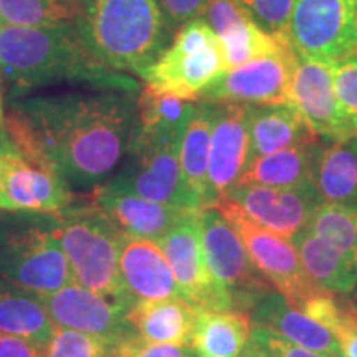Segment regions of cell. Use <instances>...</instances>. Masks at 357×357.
I'll return each mask as SVG.
<instances>
[{"mask_svg": "<svg viewBox=\"0 0 357 357\" xmlns=\"http://www.w3.org/2000/svg\"><path fill=\"white\" fill-rule=\"evenodd\" d=\"M136 91L96 89L10 102L3 131L15 153L77 187L113 177L137 124Z\"/></svg>", "mask_w": 357, "mask_h": 357, "instance_id": "obj_1", "label": "cell"}, {"mask_svg": "<svg viewBox=\"0 0 357 357\" xmlns=\"http://www.w3.org/2000/svg\"><path fill=\"white\" fill-rule=\"evenodd\" d=\"M0 82L17 95L58 83L136 91L134 79L109 70L88 48L77 22L0 26Z\"/></svg>", "mask_w": 357, "mask_h": 357, "instance_id": "obj_2", "label": "cell"}, {"mask_svg": "<svg viewBox=\"0 0 357 357\" xmlns=\"http://www.w3.org/2000/svg\"><path fill=\"white\" fill-rule=\"evenodd\" d=\"M77 25L102 65L139 77L171 45L158 0H82Z\"/></svg>", "mask_w": 357, "mask_h": 357, "instance_id": "obj_3", "label": "cell"}, {"mask_svg": "<svg viewBox=\"0 0 357 357\" xmlns=\"http://www.w3.org/2000/svg\"><path fill=\"white\" fill-rule=\"evenodd\" d=\"M53 217L75 283L128 300L119 273V255L126 235L93 202H75Z\"/></svg>", "mask_w": 357, "mask_h": 357, "instance_id": "obj_4", "label": "cell"}, {"mask_svg": "<svg viewBox=\"0 0 357 357\" xmlns=\"http://www.w3.org/2000/svg\"><path fill=\"white\" fill-rule=\"evenodd\" d=\"M0 276L37 296L73 283L53 213L0 220Z\"/></svg>", "mask_w": 357, "mask_h": 357, "instance_id": "obj_5", "label": "cell"}, {"mask_svg": "<svg viewBox=\"0 0 357 357\" xmlns=\"http://www.w3.org/2000/svg\"><path fill=\"white\" fill-rule=\"evenodd\" d=\"M182 136L169 132L134 131L121 171L105 182L109 189L139 195L153 202L185 211H202L197 195L185 185L178 147Z\"/></svg>", "mask_w": 357, "mask_h": 357, "instance_id": "obj_6", "label": "cell"}, {"mask_svg": "<svg viewBox=\"0 0 357 357\" xmlns=\"http://www.w3.org/2000/svg\"><path fill=\"white\" fill-rule=\"evenodd\" d=\"M227 71L220 40L204 17L187 22L172 43L142 71L146 86L197 102L202 93Z\"/></svg>", "mask_w": 357, "mask_h": 357, "instance_id": "obj_7", "label": "cell"}, {"mask_svg": "<svg viewBox=\"0 0 357 357\" xmlns=\"http://www.w3.org/2000/svg\"><path fill=\"white\" fill-rule=\"evenodd\" d=\"M200 227L205 260L231 310L250 312L263 296L276 291L253 265L238 234L217 207L200 211Z\"/></svg>", "mask_w": 357, "mask_h": 357, "instance_id": "obj_8", "label": "cell"}, {"mask_svg": "<svg viewBox=\"0 0 357 357\" xmlns=\"http://www.w3.org/2000/svg\"><path fill=\"white\" fill-rule=\"evenodd\" d=\"M288 42L300 58L339 63L357 56L354 0H294Z\"/></svg>", "mask_w": 357, "mask_h": 357, "instance_id": "obj_9", "label": "cell"}, {"mask_svg": "<svg viewBox=\"0 0 357 357\" xmlns=\"http://www.w3.org/2000/svg\"><path fill=\"white\" fill-rule=\"evenodd\" d=\"M213 207L231 223L253 265L276 291L287 298L289 305L298 307L312 294L324 289L307 275L291 240L248 220L230 200L220 199Z\"/></svg>", "mask_w": 357, "mask_h": 357, "instance_id": "obj_10", "label": "cell"}, {"mask_svg": "<svg viewBox=\"0 0 357 357\" xmlns=\"http://www.w3.org/2000/svg\"><path fill=\"white\" fill-rule=\"evenodd\" d=\"M158 245L172 268L174 278L185 301L197 310H231L229 298L218 287L205 260L200 211L182 218L158 240Z\"/></svg>", "mask_w": 357, "mask_h": 357, "instance_id": "obj_11", "label": "cell"}, {"mask_svg": "<svg viewBox=\"0 0 357 357\" xmlns=\"http://www.w3.org/2000/svg\"><path fill=\"white\" fill-rule=\"evenodd\" d=\"M296 61L298 55L291 50L227 70L212 86L205 89L200 101L243 106H291V79Z\"/></svg>", "mask_w": 357, "mask_h": 357, "instance_id": "obj_12", "label": "cell"}, {"mask_svg": "<svg viewBox=\"0 0 357 357\" xmlns=\"http://www.w3.org/2000/svg\"><path fill=\"white\" fill-rule=\"evenodd\" d=\"M291 106L319 139L352 141L357 137V128L339 105L331 63L298 56L291 79Z\"/></svg>", "mask_w": 357, "mask_h": 357, "instance_id": "obj_13", "label": "cell"}, {"mask_svg": "<svg viewBox=\"0 0 357 357\" xmlns=\"http://www.w3.org/2000/svg\"><path fill=\"white\" fill-rule=\"evenodd\" d=\"M56 328L119 339L131 333L128 312L132 303L123 296H108L78 283L38 296Z\"/></svg>", "mask_w": 357, "mask_h": 357, "instance_id": "obj_14", "label": "cell"}, {"mask_svg": "<svg viewBox=\"0 0 357 357\" xmlns=\"http://www.w3.org/2000/svg\"><path fill=\"white\" fill-rule=\"evenodd\" d=\"M263 229L284 238L305 230L312 212L321 204L314 187L305 189H275L263 185H235L225 197Z\"/></svg>", "mask_w": 357, "mask_h": 357, "instance_id": "obj_15", "label": "cell"}, {"mask_svg": "<svg viewBox=\"0 0 357 357\" xmlns=\"http://www.w3.org/2000/svg\"><path fill=\"white\" fill-rule=\"evenodd\" d=\"M212 139L208 187L215 205L234 189L250 160L248 106L212 102Z\"/></svg>", "mask_w": 357, "mask_h": 357, "instance_id": "obj_16", "label": "cell"}, {"mask_svg": "<svg viewBox=\"0 0 357 357\" xmlns=\"http://www.w3.org/2000/svg\"><path fill=\"white\" fill-rule=\"evenodd\" d=\"M0 185L17 212L52 215L77 202L71 187L58 174L26 162L19 154L0 160Z\"/></svg>", "mask_w": 357, "mask_h": 357, "instance_id": "obj_17", "label": "cell"}, {"mask_svg": "<svg viewBox=\"0 0 357 357\" xmlns=\"http://www.w3.org/2000/svg\"><path fill=\"white\" fill-rule=\"evenodd\" d=\"M91 202L100 207L126 236L153 242L162 238L190 212H197L153 202L128 192L113 190L105 184L93 189Z\"/></svg>", "mask_w": 357, "mask_h": 357, "instance_id": "obj_18", "label": "cell"}, {"mask_svg": "<svg viewBox=\"0 0 357 357\" xmlns=\"http://www.w3.org/2000/svg\"><path fill=\"white\" fill-rule=\"evenodd\" d=\"M124 293L132 303L181 296L172 268L158 242L126 236L119 255Z\"/></svg>", "mask_w": 357, "mask_h": 357, "instance_id": "obj_19", "label": "cell"}, {"mask_svg": "<svg viewBox=\"0 0 357 357\" xmlns=\"http://www.w3.org/2000/svg\"><path fill=\"white\" fill-rule=\"evenodd\" d=\"M253 326L270 329L293 344L305 347L323 357H342L337 339L324 326L289 305L278 291L263 296L250 311Z\"/></svg>", "mask_w": 357, "mask_h": 357, "instance_id": "obj_20", "label": "cell"}, {"mask_svg": "<svg viewBox=\"0 0 357 357\" xmlns=\"http://www.w3.org/2000/svg\"><path fill=\"white\" fill-rule=\"evenodd\" d=\"M250 159L321 141L293 106H248Z\"/></svg>", "mask_w": 357, "mask_h": 357, "instance_id": "obj_21", "label": "cell"}, {"mask_svg": "<svg viewBox=\"0 0 357 357\" xmlns=\"http://www.w3.org/2000/svg\"><path fill=\"white\" fill-rule=\"evenodd\" d=\"M319 142L288 147L266 155L252 158L235 185H263L275 189L314 187V160Z\"/></svg>", "mask_w": 357, "mask_h": 357, "instance_id": "obj_22", "label": "cell"}, {"mask_svg": "<svg viewBox=\"0 0 357 357\" xmlns=\"http://www.w3.org/2000/svg\"><path fill=\"white\" fill-rule=\"evenodd\" d=\"M194 307L184 298L134 303L128 312V323L137 336L153 342L189 346L194 328Z\"/></svg>", "mask_w": 357, "mask_h": 357, "instance_id": "obj_23", "label": "cell"}, {"mask_svg": "<svg viewBox=\"0 0 357 357\" xmlns=\"http://www.w3.org/2000/svg\"><path fill=\"white\" fill-rule=\"evenodd\" d=\"M252 329L250 312L197 310L189 347L195 357H240Z\"/></svg>", "mask_w": 357, "mask_h": 357, "instance_id": "obj_24", "label": "cell"}, {"mask_svg": "<svg viewBox=\"0 0 357 357\" xmlns=\"http://www.w3.org/2000/svg\"><path fill=\"white\" fill-rule=\"evenodd\" d=\"M213 106L208 101L195 105L178 147L181 172L185 185L197 195L204 208L213 207L208 187V159H211Z\"/></svg>", "mask_w": 357, "mask_h": 357, "instance_id": "obj_25", "label": "cell"}, {"mask_svg": "<svg viewBox=\"0 0 357 357\" xmlns=\"http://www.w3.org/2000/svg\"><path fill=\"white\" fill-rule=\"evenodd\" d=\"M312 181L321 204L357 205V151L352 141L319 142Z\"/></svg>", "mask_w": 357, "mask_h": 357, "instance_id": "obj_26", "label": "cell"}, {"mask_svg": "<svg viewBox=\"0 0 357 357\" xmlns=\"http://www.w3.org/2000/svg\"><path fill=\"white\" fill-rule=\"evenodd\" d=\"M307 275L321 288L337 296H349L357 288V265L333 245L307 229L291 238Z\"/></svg>", "mask_w": 357, "mask_h": 357, "instance_id": "obj_27", "label": "cell"}, {"mask_svg": "<svg viewBox=\"0 0 357 357\" xmlns=\"http://www.w3.org/2000/svg\"><path fill=\"white\" fill-rule=\"evenodd\" d=\"M55 324L37 294H32L0 276V333L47 344Z\"/></svg>", "mask_w": 357, "mask_h": 357, "instance_id": "obj_28", "label": "cell"}, {"mask_svg": "<svg viewBox=\"0 0 357 357\" xmlns=\"http://www.w3.org/2000/svg\"><path fill=\"white\" fill-rule=\"evenodd\" d=\"M218 40L222 45L227 70L236 68L248 61L260 60V58L283 55L293 50L289 45L280 42L273 35L265 32L253 20L252 15L245 17L238 24L230 26Z\"/></svg>", "mask_w": 357, "mask_h": 357, "instance_id": "obj_29", "label": "cell"}, {"mask_svg": "<svg viewBox=\"0 0 357 357\" xmlns=\"http://www.w3.org/2000/svg\"><path fill=\"white\" fill-rule=\"evenodd\" d=\"M199 102V101H197ZM197 102L146 86L137 95V129L182 136Z\"/></svg>", "mask_w": 357, "mask_h": 357, "instance_id": "obj_30", "label": "cell"}, {"mask_svg": "<svg viewBox=\"0 0 357 357\" xmlns=\"http://www.w3.org/2000/svg\"><path fill=\"white\" fill-rule=\"evenodd\" d=\"M82 0H0L2 26H50L77 22Z\"/></svg>", "mask_w": 357, "mask_h": 357, "instance_id": "obj_31", "label": "cell"}, {"mask_svg": "<svg viewBox=\"0 0 357 357\" xmlns=\"http://www.w3.org/2000/svg\"><path fill=\"white\" fill-rule=\"evenodd\" d=\"M307 229L357 265V205L319 204Z\"/></svg>", "mask_w": 357, "mask_h": 357, "instance_id": "obj_32", "label": "cell"}, {"mask_svg": "<svg viewBox=\"0 0 357 357\" xmlns=\"http://www.w3.org/2000/svg\"><path fill=\"white\" fill-rule=\"evenodd\" d=\"M118 339L56 328L45 344L43 357H108Z\"/></svg>", "mask_w": 357, "mask_h": 357, "instance_id": "obj_33", "label": "cell"}, {"mask_svg": "<svg viewBox=\"0 0 357 357\" xmlns=\"http://www.w3.org/2000/svg\"><path fill=\"white\" fill-rule=\"evenodd\" d=\"M253 20L280 42H288V25L294 0H240Z\"/></svg>", "mask_w": 357, "mask_h": 357, "instance_id": "obj_34", "label": "cell"}, {"mask_svg": "<svg viewBox=\"0 0 357 357\" xmlns=\"http://www.w3.org/2000/svg\"><path fill=\"white\" fill-rule=\"evenodd\" d=\"M113 351L121 357H195L189 346L147 341L134 331L119 337Z\"/></svg>", "mask_w": 357, "mask_h": 357, "instance_id": "obj_35", "label": "cell"}, {"mask_svg": "<svg viewBox=\"0 0 357 357\" xmlns=\"http://www.w3.org/2000/svg\"><path fill=\"white\" fill-rule=\"evenodd\" d=\"M333 71L341 109L357 128V56L334 63Z\"/></svg>", "mask_w": 357, "mask_h": 357, "instance_id": "obj_36", "label": "cell"}, {"mask_svg": "<svg viewBox=\"0 0 357 357\" xmlns=\"http://www.w3.org/2000/svg\"><path fill=\"white\" fill-rule=\"evenodd\" d=\"M248 342L255 346L265 357H323L305 347L293 344L291 341L261 326H253Z\"/></svg>", "mask_w": 357, "mask_h": 357, "instance_id": "obj_37", "label": "cell"}, {"mask_svg": "<svg viewBox=\"0 0 357 357\" xmlns=\"http://www.w3.org/2000/svg\"><path fill=\"white\" fill-rule=\"evenodd\" d=\"M211 0H158L166 24L171 30H178L187 22L204 15Z\"/></svg>", "mask_w": 357, "mask_h": 357, "instance_id": "obj_38", "label": "cell"}, {"mask_svg": "<svg viewBox=\"0 0 357 357\" xmlns=\"http://www.w3.org/2000/svg\"><path fill=\"white\" fill-rule=\"evenodd\" d=\"M45 344L32 339L0 333V357H43Z\"/></svg>", "mask_w": 357, "mask_h": 357, "instance_id": "obj_39", "label": "cell"}, {"mask_svg": "<svg viewBox=\"0 0 357 357\" xmlns=\"http://www.w3.org/2000/svg\"><path fill=\"white\" fill-rule=\"evenodd\" d=\"M333 336L337 339L342 357H357V314L347 306L341 323L334 329Z\"/></svg>", "mask_w": 357, "mask_h": 357, "instance_id": "obj_40", "label": "cell"}, {"mask_svg": "<svg viewBox=\"0 0 357 357\" xmlns=\"http://www.w3.org/2000/svg\"><path fill=\"white\" fill-rule=\"evenodd\" d=\"M10 154H17V153L15 149H13V146L10 144V141H8L3 128L0 126V160L6 158V155H10Z\"/></svg>", "mask_w": 357, "mask_h": 357, "instance_id": "obj_41", "label": "cell"}, {"mask_svg": "<svg viewBox=\"0 0 357 357\" xmlns=\"http://www.w3.org/2000/svg\"><path fill=\"white\" fill-rule=\"evenodd\" d=\"M0 211L2 212H17L15 207H13V204L8 200L7 194L3 192L2 185H0Z\"/></svg>", "mask_w": 357, "mask_h": 357, "instance_id": "obj_42", "label": "cell"}, {"mask_svg": "<svg viewBox=\"0 0 357 357\" xmlns=\"http://www.w3.org/2000/svg\"><path fill=\"white\" fill-rule=\"evenodd\" d=\"M344 303L352 312H356V314H357V288L349 294V296H346Z\"/></svg>", "mask_w": 357, "mask_h": 357, "instance_id": "obj_43", "label": "cell"}, {"mask_svg": "<svg viewBox=\"0 0 357 357\" xmlns=\"http://www.w3.org/2000/svg\"><path fill=\"white\" fill-rule=\"evenodd\" d=\"M240 357H265V356H263L261 352L258 351L255 346H252V344H250V342H248L247 347H245L243 352H242V356H240Z\"/></svg>", "mask_w": 357, "mask_h": 357, "instance_id": "obj_44", "label": "cell"}, {"mask_svg": "<svg viewBox=\"0 0 357 357\" xmlns=\"http://www.w3.org/2000/svg\"><path fill=\"white\" fill-rule=\"evenodd\" d=\"M3 118H6V113H3V105H2V96H0V126L3 124Z\"/></svg>", "mask_w": 357, "mask_h": 357, "instance_id": "obj_45", "label": "cell"}, {"mask_svg": "<svg viewBox=\"0 0 357 357\" xmlns=\"http://www.w3.org/2000/svg\"><path fill=\"white\" fill-rule=\"evenodd\" d=\"M108 357H121V356H119L118 352H114V351H113V352H111V354H109Z\"/></svg>", "mask_w": 357, "mask_h": 357, "instance_id": "obj_46", "label": "cell"}, {"mask_svg": "<svg viewBox=\"0 0 357 357\" xmlns=\"http://www.w3.org/2000/svg\"><path fill=\"white\" fill-rule=\"evenodd\" d=\"M352 144H354V147H356V151H357V137H354V139H352Z\"/></svg>", "mask_w": 357, "mask_h": 357, "instance_id": "obj_47", "label": "cell"}, {"mask_svg": "<svg viewBox=\"0 0 357 357\" xmlns=\"http://www.w3.org/2000/svg\"><path fill=\"white\" fill-rule=\"evenodd\" d=\"M354 2H356V6H357V0H354Z\"/></svg>", "mask_w": 357, "mask_h": 357, "instance_id": "obj_48", "label": "cell"}, {"mask_svg": "<svg viewBox=\"0 0 357 357\" xmlns=\"http://www.w3.org/2000/svg\"><path fill=\"white\" fill-rule=\"evenodd\" d=\"M0 26H2V24H0Z\"/></svg>", "mask_w": 357, "mask_h": 357, "instance_id": "obj_49", "label": "cell"}]
</instances>
